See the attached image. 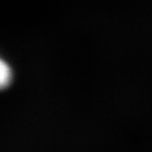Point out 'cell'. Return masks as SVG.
I'll return each instance as SVG.
<instances>
[{
    "instance_id": "1",
    "label": "cell",
    "mask_w": 152,
    "mask_h": 152,
    "mask_svg": "<svg viewBox=\"0 0 152 152\" xmlns=\"http://www.w3.org/2000/svg\"><path fill=\"white\" fill-rule=\"evenodd\" d=\"M13 77L12 69L7 61L0 58V90L7 88L11 83Z\"/></svg>"
}]
</instances>
